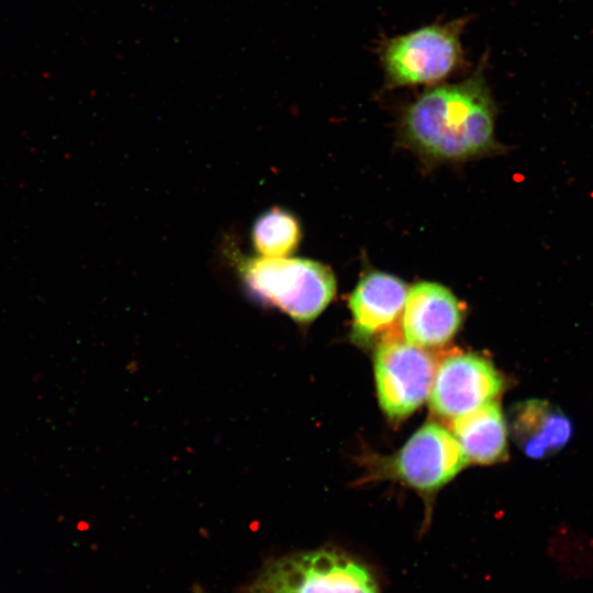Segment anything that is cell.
Masks as SVG:
<instances>
[{"label":"cell","instance_id":"52a82bcc","mask_svg":"<svg viewBox=\"0 0 593 593\" xmlns=\"http://www.w3.org/2000/svg\"><path fill=\"white\" fill-rule=\"evenodd\" d=\"M504 380L485 358L474 354H455L436 368L429 406L438 417L452 421L494 401Z\"/></svg>","mask_w":593,"mask_h":593},{"label":"cell","instance_id":"8992f818","mask_svg":"<svg viewBox=\"0 0 593 593\" xmlns=\"http://www.w3.org/2000/svg\"><path fill=\"white\" fill-rule=\"evenodd\" d=\"M469 461L444 426L426 423L392 457L380 472L424 493H433L454 479Z\"/></svg>","mask_w":593,"mask_h":593},{"label":"cell","instance_id":"ba28073f","mask_svg":"<svg viewBox=\"0 0 593 593\" xmlns=\"http://www.w3.org/2000/svg\"><path fill=\"white\" fill-rule=\"evenodd\" d=\"M463 304L445 286L422 281L406 295L402 315L403 335L411 344L430 348L452 339L463 321Z\"/></svg>","mask_w":593,"mask_h":593},{"label":"cell","instance_id":"6da1fadb","mask_svg":"<svg viewBox=\"0 0 593 593\" xmlns=\"http://www.w3.org/2000/svg\"><path fill=\"white\" fill-rule=\"evenodd\" d=\"M496 104L485 60L466 79L424 90L400 120L402 141L428 163H459L499 153Z\"/></svg>","mask_w":593,"mask_h":593},{"label":"cell","instance_id":"7c38bea8","mask_svg":"<svg viewBox=\"0 0 593 593\" xmlns=\"http://www.w3.org/2000/svg\"><path fill=\"white\" fill-rule=\"evenodd\" d=\"M302 238L299 220L289 211L273 206L254 222L250 240L255 251L267 258H284L298 249Z\"/></svg>","mask_w":593,"mask_h":593},{"label":"cell","instance_id":"7a4b0ae2","mask_svg":"<svg viewBox=\"0 0 593 593\" xmlns=\"http://www.w3.org/2000/svg\"><path fill=\"white\" fill-rule=\"evenodd\" d=\"M234 261L240 281L253 299L280 310L298 323L315 320L336 293L332 269L312 259L234 254Z\"/></svg>","mask_w":593,"mask_h":593},{"label":"cell","instance_id":"277c9868","mask_svg":"<svg viewBox=\"0 0 593 593\" xmlns=\"http://www.w3.org/2000/svg\"><path fill=\"white\" fill-rule=\"evenodd\" d=\"M249 593H381L372 571L354 556L318 548L272 560Z\"/></svg>","mask_w":593,"mask_h":593},{"label":"cell","instance_id":"8fae6325","mask_svg":"<svg viewBox=\"0 0 593 593\" xmlns=\"http://www.w3.org/2000/svg\"><path fill=\"white\" fill-rule=\"evenodd\" d=\"M451 434L469 463L494 465L508 457L507 424L495 400L454 418Z\"/></svg>","mask_w":593,"mask_h":593},{"label":"cell","instance_id":"5b68a950","mask_svg":"<svg viewBox=\"0 0 593 593\" xmlns=\"http://www.w3.org/2000/svg\"><path fill=\"white\" fill-rule=\"evenodd\" d=\"M373 360L380 407L391 421L400 422L428 398L435 359L427 348L411 344L396 328L380 338Z\"/></svg>","mask_w":593,"mask_h":593},{"label":"cell","instance_id":"9c48e42d","mask_svg":"<svg viewBox=\"0 0 593 593\" xmlns=\"http://www.w3.org/2000/svg\"><path fill=\"white\" fill-rule=\"evenodd\" d=\"M407 291L406 284L390 273L370 271L363 275L348 301L354 340L367 344L378 335L382 337L396 329L394 325L404 310Z\"/></svg>","mask_w":593,"mask_h":593},{"label":"cell","instance_id":"3957f363","mask_svg":"<svg viewBox=\"0 0 593 593\" xmlns=\"http://www.w3.org/2000/svg\"><path fill=\"white\" fill-rule=\"evenodd\" d=\"M467 23V18H459L384 37L378 57L385 87L436 86L462 69Z\"/></svg>","mask_w":593,"mask_h":593},{"label":"cell","instance_id":"30bf717a","mask_svg":"<svg viewBox=\"0 0 593 593\" xmlns=\"http://www.w3.org/2000/svg\"><path fill=\"white\" fill-rule=\"evenodd\" d=\"M506 422L514 443L533 459L558 452L568 445L573 433L568 415L555 404L538 399L513 405Z\"/></svg>","mask_w":593,"mask_h":593}]
</instances>
